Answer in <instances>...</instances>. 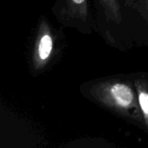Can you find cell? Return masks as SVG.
<instances>
[{
  "mask_svg": "<svg viewBox=\"0 0 148 148\" xmlns=\"http://www.w3.org/2000/svg\"><path fill=\"white\" fill-rule=\"evenodd\" d=\"M89 101L143 127L136 88L132 76L114 75L90 81L85 86Z\"/></svg>",
  "mask_w": 148,
  "mask_h": 148,
  "instance_id": "cell-1",
  "label": "cell"
},
{
  "mask_svg": "<svg viewBox=\"0 0 148 148\" xmlns=\"http://www.w3.org/2000/svg\"><path fill=\"white\" fill-rule=\"evenodd\" d=\"M56 12L64 25L82 34L92 35L98 30L89 0H58Z\"/></svg>",
  "mask_w": 148,
  "mask_h": 148,
  "instance_id": "cell-2",
  "label": "cell"
},
{
  "mask_svg": "<svg viewBox=\"0 0 148 148\" xmlns=\"http://www.w3.org/2000/svg\"><path fill=\"white\" fill-rule=\"evenodd\" d=\"M123 3L121 0H93V12L97 32L105 41L119 48L114 31L121 29L124 24Z\"/></svg>",
  "mask_w": 148,
  "mask_h": 148,
  "instance_id": "cell-3",
  "label": "cell"
},
{
  "mask_svg": "<svg viewBox=\"0 0 148 148\" xmlns=\"http://www.w3.org/2000/svg\"><path fill=\"white\" fill-rule=\"evenodd\" d=\"M56 49V36L46 21H42L39 25L37 39L36 42L33 63L36 69L44 68L51 60Z\"/></svg>",
  "mask_w": 148,
  "mask_h": 148,
  "instance_id": "cell-4",
  "label": "cell"
},
{
  "mask_svg": "<svg viewBox=\"0 0 148 148\" xmlns=\"http://www.w3.org/2000/svg\"><path fill=\"white\" fill-rule=\"evenodd\" d=\"M132 78L137 91L140 109L142 116L143 127L148 131V75H133Z\"/></svg>",
  "mask_w": 148,
  "mask_h": 148,
  "instance_id": "cell-5",
  "label": "cell"
},
{
  "mask_svg": "<svg viewBox=\"0 0 148 148\" xmlns=\"http://www.w3.org/2000/svg\"><path fill=\"white\" fill-rule=\"evenodd\" d=\"M123 5L138 13L148 25V0H123Z\"/></svg>",
  "mask_w": 148,
  "mask_h": 148,
  "instance_id": "cell-6",
  "label": "cell"
}]
</instances>
